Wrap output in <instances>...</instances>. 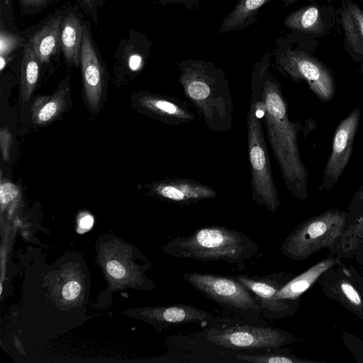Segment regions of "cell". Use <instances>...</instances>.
<instances>
[{"instance_id":"6da1fadb","label":"cell","mask_w":363,"mask_h":363,"mask_svg":"<svg viewBox=\"0 0 363 363\" xmlns=\"http://www.w3.org/2000/svg\"><path fill=\"white\" fill-rule=\"evenodd\" d=\"M250 102L262 118L286 189L296 199L306 200L308 197V173L298 144V135L303 127L299 121L290 120L281 86L265 69L252 81Z\"/></svg>"},{"instance_id":"7a4b0ae2","label":"cell","mask_w":363,"mask_h":363,"mask_svg":"<svg viewBox=\"0 0 363 363\" xmlns=\"http://www.w3.org/2000/svg\"><path fill=\"white\" fill-rule=\"evenodd\" d=\"M179 82L184 95L216 133L230 131L233 125V103L223 72L213 65L187 60L179 66Z\"/></svg>"},{"instance_id":"3957f363","label":"cell","mask_w":363,"mask_h":363,"mask_svg":"<svg viewBox=\"0 0 363 363\" xmlns=\"http://www.w3.org/2000/svg\"><path fill=\"white\" fill-rule=\"evenodd\" d=\"M259 246L243 233L225 226H206L188 236L172 238L164 251L177 258L240 264L252 257Z\"/></svg>"},{"instance_id":"277c9868","label":"cell","mask_w":363,"mask_h":363,"mask_svg":"<svg viewBox=\"0 0 363 363\" xmlns=\"http://www.w3.org/2000/svg\"><path fill=\"white\" fill-rule=\"evenodd\" d=\"M350 217L348 211L330 209L296 226L285 238L281 252L296 261L305 259L338 244Z\"/></svg>"},{"instance_id":"5b68a950","label":"cell","mask_w":363,"mask_h":363,"mask_svg":"<svg viewBox=\"0 0 363 363\" xmlns=\"http://www.w3.org/2000/svg\"><path fill=\"white\" fill-rule=\"evenodd\" d=\"M246 125L252 198L257 204L274 213L280 206L281 201L272 177L262 118L257 115L252 102L247 113Z\"/></svg>"},{"instance_id":"8992f818","label":"cell","mask_w":363,"mask_h":363,"mask_svg":"<svg viewBox=\"0 0 363 363\" xmlns=\"http://www.w3.org/2000/svg\"><path fill=\"white\" fill-rule=\"evenodd\" d=\"M182 277L199 292L225 308L249 315L261 312L255 295L235 278L200 272L185 273Z\"/></svg>"},{"instance_id":"52a82bcc","label":"cell","mask_w":363,"mask_h":363,"mask_svg":"<svg viewBox=\"0 0 363 363\" xmlns=\"http://www.w3.org/2000/svg\"><path fill=\"white\" fill-rule=\"evenodd\" d=\"M277 62L280 72L297 84L306 82L320 101L327 103L333 99L336 91L334 74L318 58L302 50H286Z\"/></svg>"},{"instance_id":"ba28073f","label":"cell","mask_w":363,"mask_h":363,"mask_svg":"<svg viewBox=\"0 0 363 363\" xmlns=\"http://www.w3.org/2000/svg\"><path fill=\"white\" fill-rule=\"evenodd\" d=\"M206 339L216 346L242 350L279 347L298 341L282 329L251 325L213 328L206 332Z\"/></svg>"},{"instance_id":"9c48e42d","label":"cell","mask_w":363,"mask_h":363,"mask_svg":"<svg viewBox=\"0 0 363 363\" xmlns=\"http://www.w3.org/2000/svg\"><path fill=\"white\" fill-rule=\"evenodd\" d=\"M360 116V109L355 108L336 127L331 152L323 171L319 191L330 190L342 176L353 152Z\"/></svg>"},{"instance_id":"30bf717a","label":"cell","mask_w":363,"mask_h":363,"mask_svg":"<svg viewBox=\"0 0 363 363\" xmlns=\"http://www.w3.org/2000/svg\"><path fill=\"white\" fill-rule=\"evenodd\" d=\"M291 274L273 273L267 277L238 276L234 278L247 288L255 296L261 312L268 319H280L294 314L298 300H274L278 291L290 279Z\"/></svg>"},{"instance_id":"8fae6325","label":"cell","mask_w":363,"mask_h":363,"mask_svg":"<svg viewBox=\"0 0 363 363\" xmlns=\"http://www.w3.org/2000/svg\"><path fill=\"white\" fill-rule=\"evenodd\" d=\"M340 262L320 277L323 292L363 320V281Z\"/></svg>"},{"instance_id":"7c38bea8","label":"cell","mask_w":363,"mask_h":363,"mask_svg":"<svg viewBox=\"0 0 363 363\" xmlns=\"http://www.w3.org/2000/svg\"><path fill=\"white\" fill-rule=\"evenodd\" d=\"M137 99L145 112L166 124L184 126L199 121L193 106L179 98L143 93Z\"/></svg>"},{"instance_id":"4fadbf2b","label":"cell","mask_w":363,"mask_h":363,"mask_svg":"<svg viewBox=\"0 0 363 363\" xmlns=\"http://www.w3.org/2000/svg\"><path fill=\"white\" fill-rule=\"evenodd\" d=\"M147 187L152 194L180 206L196 204L217 195L211 186L186 178H167L150 184Z\"/></svg>"},{"instance_id":"5bb4252c","label":"cell","mask_w":363,"mask_h":363,"mask_svg":"<svg viewBox=\"0 0 363 363\" xmlns=\"http://www.w3.org/2000/svg\"><path fill=\"white\" fill-rule=\"evenodd\" d=\"M339 15L345 50L363 73V10L352 0H340Z\"/></svg>"},{"instance_id":"9a60e30c","label":"cell","mask_w":363,"mask_h":363,"mask_svg":"<svg viewBox=\"0 0 363 363\" xmlns=\"http://www.w3.org/2000/svg\"><path fill=\"white\" fill-rule=\"evenodd\" d=\"M81 65L85 96L90 108L94 111L101 100L104 80L101 67L86 27L83 28Z\"/></svg>"},{"instance_id":"2e32d148","label":"cell","mask_w":363,"mask_h":363,"mask_svg":"<svg viewBox=\"0 0 363 363\" xmlns=\"http://www.w3.org/2000/svg\"><path fill=\"white\" fill-rule=\"evenodd\" d=\"M328 12L318 4H308L288 15L284 24L290 29L323 35L330 27Z\"/></svg>"},{"instance_id":"e0dca14e","label":"cell","mask_w":363,"mask_h":363,"mask_svg":"<svg viewBox=\"0 0 363 363\" xmlns=\"http://www.w3.org/2000/svg\"><path fill=\"white\" fill-rule=\"evenodd\" d=\"M340 261L337 257H328L315 264L286 282L274 296V300H298V298L311 288L325 271Z\"/></svg>"},{"instance_id":"ac0fdd59","label":"cell","mask_w":363,"mask_h":363,"mask_svg":"<svg viewBox=\"0 0 363 363\" xmlns=\"http://www.w3.org/2000/svg\"><path fill=\"white\" fill-rule=\"evenodd\" d=\"M61 16L53 18L32 38L30 43L40 62H48L56 52L61 40Z\"/></svg>"},{"instance_id":"d6986e66","label":"cell","mask_w":363,"mask_h":363,"mask_svg":"<svg viewBox=\"0 0 363 363\" xmlns=\"http://www.w3.org/2000/svg\"><path fill=\"white\" fill-rule=\"evenodd\" d=\"M83 26L72 13L68 14L62 23L61 43L67 62L79 65L83 40Z\"/></svg>"},{"instance_id":"ffe728a7","label":"cell","mask_w":363,"mask_h":363,"mask_svg":"<svg viewBox=\"0 0 363 363\" xmlns=\"http://www.w3.org/2000/svg\"><path fill=\"white\" fill-rule=\"evenodd\" d=\"M65 106V91L53 95L38 97L31 106V118L37 125H45L55 119Z\"/></svg>"},{"instance_id":"44dd1931","label":"cell","mask_w":363,"mask_h":363,"mask_svg":"<svg viewBox=\"0 0 363 363\" xmlns=\"http://www.w3.org/2000/svg\"><path fill=\"white\" fill-rule=\"evenodd\" d=\"M39 62L30 41L24 48L21 62V96L25 102L28 101L36 86L39 74Z\"/></svg>"},{"instance_id":"7402d4cb","label":"cell","mask_w":363,"mask_h":363,"mask_svg":"<svg viewBox=\"0 0 363 363\" xmlns=\"http://www.w3.org/2000/svg\"><path fill=\"white\" fill-rule=\"evenodd\" d=\"M269 0H240L235 9L224 20L220 32H227L237 29L259 7Z\"/></svg>"},{"instance_id":"603a6c76","label":"cell","mask_w":363,"mask_h":363,"mask_svg":"<svg viewBox=\"0 0 363 363\" xmlns=\"http://www.w3.org/2000/svg\"><path fill=\"white\" fill-rule=\"evenodd\" d=\"M240 360L253 363H304L311 362L310 360L302 359L293 355L284 354H266L262 355L238 354Z\"/></svg>"},{"instance_id":"cb8c5ba5","label":"cell","mask_w":363,"mask_h":363,"mask_svg":"<svg viewBox=\"0 0 363 363\" xmlns=\"http://www.w3.org/2000/svg\"><path fill=\"white\" fill-rule=\"evenodd\" d=\"M350 222L343 235L357 240L363 246V211L350 216Z\"/></svg>"},{"instance_id":"d4e9b609","label":"cell","mask_w":363,"mask_h":363,"mask_svg":"<svg viewBox=\"0 0 363 363\" xmlns=\"http://www.w3.org/2000/svg\"><path fill=\"white\" fill-rule=\"evenodd\" d=\"M20 196L18 186L13 183L1 179L0 185V201L2 207L6 206Z\"/></svg>"},{"instance_id":"484cf974","label":"cell","mask_w":363,"mask_h":363,"mask_svg":"<svg viewBox=\"0 0 363 363\" xmlns=\"http://www.w3.org/2000/svg\"><path fill=\"white\" fill-rule=\"evenodd\" d=\"M21 39L18 36L1 29L0 33V56L4 57L10 54L19 46Z\"/></svg>"},{"instance_id":"4316f807","label":"cell","mask_w":363,"mask_h":363,"mask_svg":"<svg viewBox=\"0 0 363 363\" xmlns=\"http://www.w3.org/2000/svg\"><path fill=\"white\" fill-rule=\"evenodd\" d=\"M348 210L350 216L363 211V184L354 194Z\"/></svg>"},{"instance_id":"83f0119b","label":"cell","mask_w":363,"mask_h":363,"mask_svg":"<svg viewBox=\"0 0 363 363\" xmlns=\"http://www.w3.org/2000/svg\"><path fill=\"white\" fill-rule=\"evenodd\" d=\"M1 150L4 161L9 158L10 149L12 145V137L11 133L4 128H2L0 133Z\"/></svg>"},{"instance_id":"f1b7e54d","label":"cell","mask_w":363,"mask_h":363,"mask_svg":"<svg viewBox=\"0 0 363 363\" xmlns=\"http://www.w3.org/2000/svg\"><path fill=\"white\" fill-rule=\"evenodd\" d=\"M80 291V284L77 281H71L63 286L62 295L65 299L71 301L79 296Z\"/></svg>"},{"instance_id":"f546056e","label":"cell","mask_w":363,"mask_h":363,"mask_svg":"<svg viewBox=\"0 0 363 363\" xmlns=\"http://www.w3.org/2000/svg\"><path fill=\"white\" fill-rule=\"evenodd\" d=\"M108 273L115 279H122L125 275L123 266L116 260H111L106 264Z\"/></svg>"},{"instance_id":"4dcf8cb0","label":"cell","mask_w":363,"mask_h":363,"mask_svg":"<svg viewBox=\"0 0 363 363\" xmlns=\"http://www.w3.org/2000/svg\"><path fill=\"white\" fill-rule=\"evenodd\" d=\"M94 224V218L91 215H84L79 222V227L82 229H89Z\"/></svg>"},{"instance_id":"1f68e13d","label":"cell","mask_w":363,"mask_h":363,"mask_svg":"<svg viewBox=\"0 0 363 363\" xmlns=\"http://www.w3.org/2000/svg\"><path fill=\"white\" fill-rule=\"evenodd\" d=\"M130 67L132 70H137L141 66V57L138 55H133L129 62Z\"/></svg>"},{"instance_id":"d6a6232c","label":"cell","mask_w":363,"mask_h":363,"mask_svg":"<svg viewBox=\"0 0 363 363\" xmlns=\"http://www.w3.org/2000/svg\"><path fill=\"white\" fill-rule=\"evenodd\" d=\"M47 0H22V1L28 6H38L45 3Z\"/></svg>"},{"instance_id":"836d02e7","label":"cell","mask_w":363,"mask_h":363,"mask_svg":"<svg viewBox=\"0 0 363 363\" xmlns=\"http://www.w3.org/2000/svg\"><path fill=\"white\" fill-rule=\"evenodd\" d=\"M283 1H284V6H288L291 5V4L297 1L298 0H283Z\"/></svg>"},{"instance_id":"e575fe53","label":"cell","mask_w":363,"mask_h":363,"mask_svg":"<svg viewBox=\"0 0 363 363\" xmlns=\"http://www.w3.org/2000/svg\"><path fill=\"white\" fill-rule=\"evenodd\" d=\"M6 65V60L4 57L1 56V70H3Z\"/></svg>"},{"instance_id":"d590c367","label":"cell","mask_w":363,"mask_h":363,"mask_svg":"<svg viewBox=\"0 0 363 363\" xmlns=\"http://www.w3.org/2000/svg\"><path fill=\"white\" fill-rule=\"evenodd\" d=\"M84 3L90 6L95 0H83Z\"/></svg>"}]
</instances>
